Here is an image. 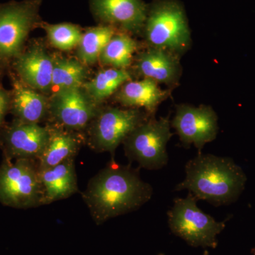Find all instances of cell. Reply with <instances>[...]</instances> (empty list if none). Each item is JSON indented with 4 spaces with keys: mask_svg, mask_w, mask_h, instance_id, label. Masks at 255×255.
Instances as JSON below:
<instances>
[{
    "mask_svg": "<svg viewBox=\"0 0 255 255\" xmlns=\"http://www.w3.org/2000/svg\"><path fill=\"white\" fill-rule=\"evenodd\" d=\"M197 201L191 193L186 198H176L167 213L169 228L191 246L216 248L217 236L224 229L225 223L203 212L196 205Z\"/></svg>",
    "mask_w": 255,
    "mask_h": 255,
    "instance_id": "obj_6",
    "label": "cell"
},
{
    "mask_svg": "<svg viewBox=\"0 0 255 255\" xmlns=\"http://www.w3.org/2000/svg\"><path fill=\"white\" fill-rule=\"evenodd\" d=\"M43 205L68 199L78 192L75 158H70L49 168L40 169Z\"/></svg>",
    "mask_w": 255,
    "mask_h": 255,
    "instance_id": "obj_15",
    "label": "cell"
},
{
    "mask_svg": "<svg viewBox=\"0 0 255 255\" xmlns=\"http://www.w3.org/2000/svg\"><path fill=\"white\" fill-rule=\"evenodd\" d=\"M147 119V113L136 108L100 110L89 126V145L97 152L114 155L117 147Z\"/></svg>",
    "mask_w": 255,
    "mask_h": 255,
    "instance_id": "obj_7",
    "label": "cell"
},
{
    "mask_svg": "<svg viewBox=\"0 0 255 255\" xmlns=\"http://www.w3.org/2000/svg\"><path fill=\"white\" fill-rule=\"evenodd\" d=\"M137 46L136 41L128 35L115 34L102 50L99 61L113 68L127 69L132 63Z\"/></svg>",
    "mask_w": 255,
    "mask_h": 255,
    "instance_id": "obj_21",
    "label": "cell"
},
{
    "mask_svg": "<svg viewBox=\"0 0 255 255\" xmlns=\"http://www.w3.org/2000/svg\"><path fill=\"white\" fill-rule=\"evenodd\" d=\"M85 64L80 60L58 58L54 59L51 89L55 92L71 87H81L87 77Z\"/></svg>",
    "mask_w": 255,
    "mask_h": 255,
    "instance_id": "obj_22",
    "label": "cell"
},
{
    "mask_svg": "<svg viewBox=\"0 0 255 255\" xmlns=\"http://www.w3.org/2000/svg\"><path fill=\"white\" fill-rule=\"evenodd\" d=\"M38 0L0 5V63L21 54L30 31L38 22Z\"/></svg>",
    "mask_w": 255,
    "mask_h": 255,
    "instance_id": "obj_8",
    "label": "cell"
},
{
    "mask_svg": "<svg viewBox=\"0 0 255 255\" xmlns=\"http://www.w3.org/2000/svg\"><path fill=\"white\" fill-rule=\"evenodd\" d=\"M172 127L183 145H194L200 152L206 143L216 138L219 131L217 114L212 107L206 105H177Z\"/></svg>",
    "mask_w": 255,
    "mask_h": 255,
    "instance_id": "obj_10",
    "label": "cell"
},
{
    "mask_svg": "<svg viewBox=\"0 0 255 255\" xmlns=\"http://www.w3.org/2000/svg\"><path fill=\"white\" fill-rule=\"evenodd\" d=\"M11 109L17 120L38 124L49 114V100L23 82L14 80Z\"/></svg>",
    "mask_w": 255,
    "mask_h": 255,
    "instance_id": "obj_17",
    "label": "cell"
},
{
    "mask_svg": "<svg viewBox=\"0 0 255 255\" xmlns=\"http://www.w3.org/2000/svg\"><path fill=\"white\" fill-rule=\"evenodd\" d=\"M115 34V28L110 25L88 28L82 33L81 40L77 46L79 60L88 65L97 63L102 50Z\"/></svg>",
    "mask_w": 255,
    "mask_h": 255,
    "instance_id": "obj_20",
    "label": "cell"
},
{
    "mask_svg": "<svg viewBox=\"0 0 255 255\" xmlns=\"http://www.w3.org/2000/svg\"><path fill=\"white\" fill-rule=\"evenodd\" d=\"M137 71L143 78L150 79L169 87L177 85L182 75L179 55L167 50L151 48L137 55Z\"/></svg>",
    "mask_w": 255,
    "mask_h": 255,
    "instance_id": "obj_13",
    "label": "cell"
},
{
    "mask_svg": "<svg viewBox=\"0 0 255 255\" xmlns=\"http://www.w3.org/2000/svg\"><path fill=\"white\" fill-rule=\"evenodd\" d=\"M43 27L50 43L58 49L64 51L78 46L83 33L78 26L71 23L46 24Z\"/></svg>",
    "mask_w": 255,
    "mask_h": 255,
    "instance_id": "obj_23",
    "label": "cell"
},
{
    "mask_svg": "<svg viewBox=\"0 0 255 255\" xmlns=\"http://www.w3.org/2000/svg\"><path fill=\"white\" fill-rule=\"evenodd\" d=\"M143 30L151 48L179 56L190 48L191 32L185 11L176 0H158L151 5Z\"/></svg>",
    "mask_w": 255,
    "mask_h": 255,
    "instance_id": "obj_3",
    "label": "cell"
},
{
    "mask_svg": "<svg viewBox=\"0 0 255 255\" xmlns=\"http://www.w3.org/2000/svg\"><path fill=\"white\" fill-rule=\"evenodd\" d=\"M54 59L39 47H33L15 59L14 68L21 81L37 91L51 90Z\"/></svg>",
    "mask_w": 255,
    "mask_h": 255,
    "instance_id": "obj_14",
    "label": "cell"
},
{
    "mask_svg": "<svg viewBox=\"0 0 255 255\" xmlns=\"http://www.w3.org/2000/svg\"><path fill=\"white\" fill-rule=\"evenodd\" d=\"M0 203L16 209L43 205L37 159L4 158L0 167Z\"/></svg>",
    "mask_w": 255,
    "mask_h": 255,
    "instance_id": "obj_4",
    "label": "cell"
},
{
    "mask_svg": "<svg viewBox=\"0 0 255 255\" xmlns=\"http://www.w3.org/2000/svg\"><path fill=\"white\" fill-rule=\"evenodd\" d=\"M11 95L0 87V129L4 124L5 117L11 108Z\"/></svg>",
    "mask_w": 255,
    "mask_h": 255,
    "instance_id": "obj_24",
    "label": "cell"
},
{
    "mask_svg": "<svg viewBox=\"0 0 255 255\" xmlns=\"http://www.w3.org/2000/svg\"><path fill=\"white\" fill-rule=\"evenodd\" d=\"M172 136L168 118L147 119L123 142L126 155L142 168L162 169L168 162L167 145Z\"/></svg>",
    "mask_w": 255,
    "mask_h": 255,
    "instance_id": "obj_5",
    "label": "cell"
},
{
    "mask_svg": "<svg viewBox=\"0 0 255 255\" xmlns=\"http://www.w3.org/2000/svg\"><path fill=\"white\" fill-rule=\"evenodd\" d=\"M66 129V128H65ZM50 135L44 150L38 159L40 169L49 168L70 158H75L82 140L73 130L63 127H49Z\"/></svg>",
    "mask_w": 255,
    "mask_h": 255,
    "instance_id": "obj_18",
    "label": "cell"
},
{
    "mask_svg": "<svg viewBox=\"0 0 255 255\" xmlns=\"http://www.w3.org/2000/svg\"><path fill=\"white\" fill-rule=\"evenodd\" d=\"M153 189L138 171L112 160L88 183L82 199L96 224L136 211L150 200Z\"/></svg>",
    "mask_w": 255,
    "mask_h": 255,
    "instance_id": "obj_1",
    "label": "cell"
},
{
    "mask_svg": "<svg viewBox=\"0 0 255 255\" xmlns=\"http://www.w3.org/2000/svg\"><path fill=\"white\" fill-rule=\"evenodd\" d=\"M117 93V100L129 108H143L146 113L153 116L158 106L169 97L170 92L161 89L158 83L143 78L140 81H128Z\"/></svg>",
    "mask_w": 255,
    "mask_h": 255,
    "instance_id": "obj_16",
    "label": "cell"
},
{
    "mask_svg": "<svg viewBox=\"0 0 255 255\" xmlns=\"http://www.w3.org/2000/svg\"><path fill=\"white\" fill-rule=\"evenodd\" d=\"M204 255H208L207 252H206V253H204Z\"/></svg>",
    "mask_w": 255,
    "mask_h": 255,
    "instance_id": "obj_25",
    "label": "cell"
},
{
    "mask_svg": "<svg viewBox=\"0 0 255 255\" xmlns=\"http://www.w3.org/2000/svg\"><path fill=\"white\" fill-rule=\"evenodd\" d=\"M186 177L176 191L187 189L197 200L216 206L232 201L243 189L245 176L231 159L199 152L185 166Z\"/></svg>",
    "mask_w": 255,
    "mask_h": 255,
    "instance_id": "obj_2",
    "label": "cell"
},
{
    "mask_svg": "<svg viewBox=\"0 0 255 255\" xmlns=\"http://www.w3.org/2000/svg\"><path fill=\"white\" fill-rule=\"evenodd\" d=\"M49 127L15 120L3 132L4 158H39L49 139Z\"/></svg>",
    "mask_w": 255,
    "mask_h": 255,
    "instance_id": "obj_11",
    "label": "cell"
},
{
    "mask_svg": "<svg viewBox=\"0 0 255 255\" xmlns=\"http://www.w3.org/2000/svg\"><path fill=\"white\" fill-rule=\"evenodd\" d=\"M83 87L54 92L49 100V114L58 126L70 130L87 128L100 110Z\"/></svg>",
    "mask_w": 255,
    "mask_h": 255,
    "instance_id": "obj_9",
    "label": "cell"
},
{
    "mask_svg": "<svg viewBox=\"0 0 255 255\" xmlns=\"http://www.w3.org/2000/svg\"><path fill=\"white\" fill-rule=\"evenodd\" d=\"M130 80L131 76L127 69L112 68L102 70L95 78L85 82L82 87L92 100L98 105Z\"/></svg>",
    "mask_w": 255,
    "mask_h": 255,
    "instance_id": "obj_19",
    "label": "cell"
},
{
    "mask_svg": "<svg viewBox=\"0 0 255 255\" xmlns=\"http://www.w3.org/2000/svg\"><path fill=\"white\" fill-rule=\"evenodd\" d=\"M91 6L105 25L131 33L143 29L148 10L142 0H91Z\"/></svg>",
    "mask_w": 255,
    "mask_h": 255,
    "instance_id": "obj_12",
    "label": "cell"
}]
</instances>
